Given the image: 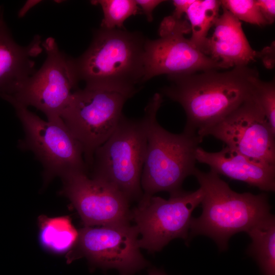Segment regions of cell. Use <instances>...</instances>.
Returning a JSON list of instances; mask_svg holds the SVG:
<instances>
[{"mask_svg": "<svg viewBox=\"0 0 275 275\" xmlns=\"http://www.w3.org/2000/svg\"><path fill=\"white\" fill-rule=\"evenodd\" d=\"M160 94L179 103L186 116L184 131L204 138L205 132L254 96L260 78L248 66L223 72L210 70L168 76Z\"/></svg>", "mask_w": 275, "mask_h": 275, "instance_id": "obj_1", "label": "cell"}, {"mask_svg": "<svg viewBox=\"0 0 275 275\" xmlns=\"http://www.w3.org/2000/svg\"><path fill=\"white\" fill-rule=\"evenodd\" d=\"M146 39L137 32L100 28L88 49L74 59L79 80L133 96L144 82Z\"/></svg>", "mask_w": 275, "mask_h": 275, "instance_id": "obj_2", "label": "cell"}, {"mask_svg": "<svg viewBox=\"0 0 275 275\" xmlns=\"http://www.w3.org/2000/svg\"><path fill=\"white\" fill-rule=\"evenodd\" d=\"M193 175L203 191V197L201 215L191 219L189 241L197 235L206 236L224 251L232 236L246 233L271 214L265 193H237L211 170L204 172L196 168Z\"/></svg>", "mask_w": 275, "mask_h": 275, "instance_id": "obj_3", "label": "cell"}, {"mask_svg": "<svg viewBox=\"0 0 275 275\" xmlns=\"http://www.w3.org/2000/svg\"><path fill=\"white\" fill-rule=\"evenodd\" d=\"M162 101V95L155 93L143 117L147 143L141 184L146 196L163 191L171 195L182 190L184 180L196 169L195 152L203 140L196 134L184 131L175 134L163 128L156 119Z\"/></svg>", "mask_w": 275, "mask_h": 275, "instance_id": "obj_4", "label": "cell"}, {"mask_svg": "<svg viewBox=\"0 0 275 275\" xmlns=\"http://www.w3.org/2000/svg\"><path fill=\"white\" fill-rule=\"evenodd\" d=\"M147 143L144 118L122 115L113 133L96 150L91 177L106 181L129 202L140 201L143 196L141 180Z\"/></svg>", "mask_w": 275, "mask_h": 275, "instance_id": "obj_5", "label": "cell"}, {"mask_svg": "<svg viewBox=\"0 0 275 275\" xmlns=\"http://www.w3.org/2000/svg\"><path fill=\"white\" fill-rule=\"evenodd\" d=\"M0 97L14 108L24 132L19 146L32 151L41 163L45 183L70 172H87L81 145L61 118L45 121L10 96L0 94Z\"/></svg>", "mask_w": 275, "mask_h": 275, "instance_id": "obj_6", "label": "cell"}, {"mask_svg": "<svg viewBox=\"0 0 275 275\" xmlns=\"http://www.w3.org/2000/svg\"><path fill=\"white\" fill-rule=\"evenodd\" d=\"M129 98L116 91L88 86L72 93L61 118L81 145L88 168L92 167L96 150L115 130Z\"/></svg>", "mask_w": 275, "mask_h": 275, "instance_id": "obj_7", "label": "cell"}, {"mask_svg": "<svg viewBox=\"0 0 275 275\" xmlns=\"http://www.w3.org/2000/svg\"><path fill=\"white\" fill-rule=\"evenodd\" d=\"M203 191H181L166 200L154 196H143L132 211L131 220L139 235L140 248L150 252L160 251L174 239L189 241L192 213L201 203Z\"/></svg>", "mask_w": 275, "mask_h": 275, "instance_id": "obj_8", "label": "cell"}, {"mask_svg": "<svg viewBox=\"0 0 275 275\" xmlns=\"http://www.w3.org/2000/svg\"><path fill=\"white\" fill-rule=\"evenodd\" d=\"M41 45L46 53L41 67L7 95L26 107H35L47 120H54L61 118L79 80L74 59L60 50L54 38H47Z\"/></svg>", "mask_w": 275, "mask_h": 275, "instance_id": "obj_9", "label": "cell"}, {"mask_svg": "<svg viewBox=\"0 0 275 275\" xmlns=\"http://www.w3.org/2000/svg\"><path fill=\"white\" fill-rule=\"evenodd\" d=\"M139 236L135 226L130 223L84 227L67 262L84 257L92 269H116L120 275H133L149 264L141 253Z\"/></svg>", "mask_w": 275, "mask_h": 275, "instance_id": "obj_10", "label": "cell"}, {"mask_svg": "<svg viewBox=\"0 0 275 275\" xmlns=\"http://www.w3.org/2000/svg\"><path fill=\"white\" fill-rule=\"evenodd\" d=\"M190 32L186 20L172 15L163 19L159 28L160 38L147 39L145 42L144 82L161 74L185 75L220 69L216 62L184 37Z\"/></svg>", "mask_w": 275, "mask_h": 275, "instance_id": "obj_11", "label": "cell"}, {"mask_svg": "<svg viewBox=\"0 0 275 275\" xmlns=\"http://www.w3.org/2000/svg\"><path fill=\"white\" fill-rule=\"evenodd\" d=\"M207 135L249 158L275 166V131L254 96L209 128Z\"/></svg>", "mask_w": 275, "mask_h": 275, "instance_id": "obj_12", "label": "cell"}, {"mask_svg": "<svg viewBox=\"0 0 275 275\" xmlns=\"http://www.w3.org/2000/svg\"><path fill=\"white\" fill-rule=\"evenodd\" d=\"M61 179L60 194L69 200L85 227L130 223L129 201L106 181L89 177L82 171L70 172Z\"/></svg>", "mask_w": 275, "mask_h": 275, "instance_id": "obj_13", "label": "cell"}, {"mask_svg": "<svg viewBox=\"0 0 275 275\" xmlns=\"http://www.w3.org/2000/svg\"><path fill=\"white\" fill-rule=\"evenodd\" d=\"M195 157L197 161L208 165L218 175L243 182L263 191L275 190V166L249 158L226 146L215 152L206 151L199 146Z\"/></svg>", "mask_w": 275, "mask_h": 275, "instance_id": "obj_14", "label": "cell"}, {"mask_svg": "<svg viewBox=\"0 0 275 275\" xmlns=\"http://www.w3.org/2000/svg\"><path fill=\"white\" fill-rule=\"evenodd\" d=\"M223 10L214 25L213 35L207 39L204 53L220 69L248 66L259 58V51L251 46L240 21L227 10Z\"/></svg>", "mask_w": 275, "mask_h": 275, "instance_id": "obj_15", "label": "cell"}, {"mask_svg": "<svg viewBox=\"0 0 275 275\" xmlns=\"http://www.w3.org/2000/svg\"><path fill=\"white\" fill-rule=\"evenodd\" d=\"M41 43L36 35L25 46L17 44L0 11V94H12L35 73L33 59L42 52Z\"/></svg>", "mask_w": 275, "mask_h": 275, "instance_id": "obj_16", "label": "cell"}, {"mask_svg": "<svg viewBox=\"0 0 275 275\" xmlns=\"http://www.w3.org/2000/svg\"><path fill=\"white\" fill-rule=\"evenodd\" d=\"M246 233L251 242L246 253L258 264L263 275H275V218L271 214Z\"/></svg>", "mask_w": 275, "mask_h": 275, "instance_id": "obj_17", "label": "cell"}, {"mask_svg": "<svg viewBox=\"0 0 275 275\" xmlns=\"http://www.w3.org/2000/svg\"><path fill=\"white\" fill-rule=\"evenodd\" d=\"M39 240L47 251L62 254L72 249L76 244L78 231L68 216L39 217Z\"/></svg>", "mask_w": 275, "mask_h": 275, "instance_id": "obj_18", "label": "cell"}, {"mask_svg": "<svg viewBox=\"0 0 275 275\" xmlns=\"http://www.w3.org/2000/svg\"><path fill=\"white\" fill-rule=\"evenodd\" d=\"M221 1L195 0L185 14L190 23L193 45L204 53L211 28L219 16Z\"/></svg>", "mask_w": 275, "mask_h": 275, "instance_id": "obj_19", "label": "cell"}, {"mask_svg": "<svg viewBox=\"0 0 275 275\" xmlns=\"http://www.w3.org/2000/svg\"><path fill=\"white\" fill-rule=\"evenodd\" d=\"M91 3L101 6L103 18L100 28L108 30L125 29L124 21L140 10L134 0H96Z\"/></svg>", "mask_w": 275, "mask_h": 275, "instance_id": "obj_20", "label": "cell"}, {"mask_svg": "<svg viewBox=\"0 0 275 275\" xmlns=\"http://www.w3.org/2000/svg\"><path fill=\"white\" fill-rule=\"evenodd\" d=\"M221 7L230 12L239 20L259 26L267 24L256 0H222Z\"/></svg>", "mask_w": 275, "mask_h": 275, "instance_id": "obj_21", "label": "cell"}, {"mask_svg": "<svg viewBox=\"0 0 275 275\" xmlns=\"http://www.w3.org/2000/svg\"><path fill=\"white\" fill-rule=\"evenodd\" d=\"M254 96L272 129L275 131V84L260 78L254 89Z\"/></svg>", "mask_w": 275, "mask_h": 275, "instance_id": "obj_22", "label": "cell"}, {"mask_svg": "<svg viewBox=\"0 0 275 275\" xmlns=\"http://www.w3.org/2000/svg\"><path fill=\"white\" fill-rule=\"evenodd\" d=\"M256 2L267 24L273 23L275 19V1L256 0Z\"/></svg>", "mask_w": 275, "mask_h": 275, "instance_id": "obj_23", "label": "cell"}, {"mask_svg": "<svg viewBox=\"0 0 275 275\" xmlns=\"http://www.w3.org/2000/svg\"><path fill=\"white\" fill-rule=\"evenodd\" d=\"M137 5L140 6L149 22L153 20V11L160 4L164 2L161 0H135Z\"/></svg>", "mask_w": 275, "mask_h": 275, "instance_id": "obj_24", "label": "cell"}, {"mask_svg": "<svg viewBox=\"0 0 275 275\" xmlns=\"http://www.w3.org/2000/svg\"><path fill=\"white\" fill-rule=\"evenodd\" d=\"M264 63V65L270 68L273 67L274 64V43L271 44L270 46L266 47L261 51H259V57Z\"/></svg>", "mask_w": 275, "mask_h": 275, "instance_id": "obj_25", "label": "cell"}, {"mask_svg": "<svg viewBox=\"0 0 275 275\" xmlns=\"http://www.w3.org/2000/svg\"><path fill=\"white\" fill-rule=\"evenodd\" d=\"M195 0H174L173 1L175 9L173 15L174 18L180 19L183 13H185Z\"/></svg>", "mask_w": 275, "mask_h": 275, "instance_id": "obj_26", "label": "cell"}, {"mask_svg": "<svg viewBox=\"0 0 275 275\" xmlns=\"http://www.w3.org/2000/svg\"><path fill=\"white\" fill-rule=\"evenodd\" d=\"M39 1H27L23 7L20 10L18 15L19 17L23 16L26 13L33 7L39 3Z\"/></svg>", "mask_w": 275, "mask_h": 275, "instance_id": "obj_27", "label": "cell"}, {"mask_svg": "<svg viewBox=\"0 0 275 275\" xmlns=\"http://www.w3.org/2000/svg\"><path fill=\"white\" fill-rule=\"evenodd\" d=\"M148 275H167L163 271L155 268H151L148 271Z\"/></svg>", "mask_w": 275, "mask_h": 275, "instance_id": "obj_28", "label": "cell"}]
</instances>
